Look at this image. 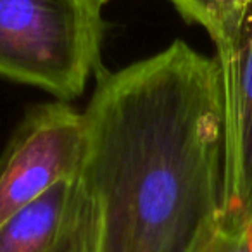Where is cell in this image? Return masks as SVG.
<instances>
[{"mask_svg": "<svg viewBox=\"0 0 252 252\" xmlns=\"http://www.w3.org/2000/svg\"><path fill=\"white\" fill-rule=\"evenodd\" d=\"M104 35L95 0H0V76L69 102L102 69Z\"/></svg>", "mask_w": 252, "mask_h": 252, "instance_id": "2", "label": "cell"}, {"mask_svg": "<svg viewBox=\"0 0 252 252\" xmlns=\"http://www.w3.org/2000/svg\"><path fill=\"white\" fill-rule=\"evenodd\" d=\"M187 23L199 25L211 36L216 56L224 54L238 33L244 11L237 0H169Z\"/></svg>", "mask_w": 252, "mask_h": 252, "instance_id": "6", "label": "cell"}, {"mask_svg": "<svg viewBox=\"0 0 252 252\" xmlns=\"http://www.w3.org/2000/svg\"><path fill=\"white\" fill-rule=\"evenodd\" d=\"M95 2H97L98 5H102V7H104V4H107L109 0H95Z\"/></svg>", "mask_w": 252, "mask_h": 252, "instance_id": "9", "label": "cell"}, {"mask_svg": "<svg viewBox=\"0 0 252 252\" xmlns=\"http://www.w3.org/2000/svg\"><path fill=\"white\" fill-rule=\"evenodd\" d=\"M85 149V118L67 102L25 114L0 156V223L63 182H74Z\"/></svg>", "mask_w": 252, "mask_h": 252, "instance_id": "3", "label": "cell"}, {"mask_svg": "<svg viewBox=\"0 0 252 252\" xmlns=\"http://www.w3.org/2000/svg\"><path fill=\"white\" fill-rule=\"evenodd\" d=\"M73 182H63L0 223V252H67Z\"/></svg>", "mask_w": 252, "mask_h": 252, "instance_id": "5", "label": "cell"}, {"mask_svg": "<svg viewBox=\"0 0 252 252\" xmlns=\"http://www.w3.org/2000/svg\"><path fill=\"white\" fill-rule=\"evenodd\" d=\"M252 0H237V5L240 11H245V7H247L249 4H251Z\"/></svg>", "mask_w": 252, "mask_h": 252, "instance_id": "8", "label": "cell"}, {"mask_svg": "<svg viewBox=\"0 0 252 252\" xmlns=\"http://www.w3.org/2000/svg\"><path fill=\"white\" fill-rule=\"evenodd\" d=\"M224 105L223 211L252 207V2L245 7L233 45L214 56Z\"/></svg>", "mask_w": 252, "mask_h": 252, "instance_id": "4", "label": "cell"}, {"mask_svg": "<svg viewBox=\"0 0 252 252\" xmlns=\"http://www.w3.org/2000/svg\"><path fill=\"white\" fill-rule=\"evenodd\" d=\"M189 252H252V207L244 213L221 209Z\"/></svg>", "mask_w": 252, "mask_h": 252, "instance_id": "7", "label": "cell"}, {"mask_svg": "<svg viewBox=\"0 0 252 252\" xmlns=\"http://www.w3.org/2000/svg\"><path fill=\"white\" fill-rule=\"evenodd\" d=\"M95 80L67 252H189L223 207L220 64L175 40Z\"/></svg>", "mask_w": 252, "mask_h": 252, "instance_id": "1", "label": "cell"}]
</instances>
